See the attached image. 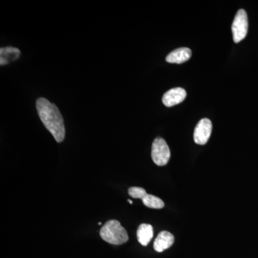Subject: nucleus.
Returning a JSON list of instances; mask_svg holds the SVG:
<instances>
[{"label": "nucleus", "mask_w": 258, "mask_h": 258, "mask_svg": "<svg viewBox=\"0 0 258 258\" xmlns=\"http://www.w3.org/2000/svg\"><path fill=\"white\" fill-rule=\"evenodd\" d=\"M36 108L45 128L53 136L57 143L62 142L66 136V128L63 118L57 107L46 98H39L36 101Z\"/></svg>", "instance_id": "nucleus-1"}, {"label": "nucleus", "mask_w": 258, "mask_h": 258, "mask_svg": "<svg viewBox=\"0 0 258 258\" xmlns=\"http://www.w3.org/2000/svg\"><path fill=\"white\" fill-rule=\"evenodd\" d=\"M101 238L108 243L122 244L128 240L126 230L118 220H109L100 230Z\"/></svg>", "instance_id": "nucleus-2"}, {"label": "nucleus", "mask_w": 258, "mask_h": 258, "mask_svg": "<svg viewBox=\"0 0 258 258\" xmlns=\"http://www.w3.org/2000/svg\"><path fill=\"white\" fill-rule=\"evenodd\" d=\"M170 157V149L166 141L158 137L152 144V160L158 166H165L169 162Z\"/></svg>", "instance_id": "nucleus-3"}, {"label": "nucleus", "mask_w": 258, "mask_h": 258, "mask_svg": "<svg viewBox=\"0 0 258 258\" xmlns=\"http://www.w3.org/2000/svg\"><path fill=\"white\" fill-rule=\"evenodd\" d=\"M248 30V18L245 10L237 11L232 25V35L235 43L242 41L246 37Z\"/></svg>", "instance_id": "nucleus-4"}, {"label": "nucleus", "mask_w": 258, "mask_h": 258, "mask_svg": "<svg viewBox=\"0 0 258 258\" xmlns=\"http://www.w3.org/2000/svg\"><path fill=\"white\" fill-rule=\"evenodd\" d=\"M212 121L208 118H203L197 125L194 132V140L199 145L208 143L212 134Z\"/></svg>", "instance_id": "nucleus-5"}, {"label": "nucleus", "mask_w": 258, "mask_h": 258, "mask_svg": "<svg viewBox=\"0 0 258 258\" xmlns=\"http://www.w3.org/2000/svg\"><path fill=\"white\" fill-rule=\"evenodd\" d=\"M186 92L184 88H175L164 93L162 102L166 107H172L179 104L186 98Z\"/></svg>", "instance_id": "nucleus-6"}, {"label": "nucleus", "mask_w": 258, "mask_h": 258, "mask_svg": "<svg viewBox=\"0 0 258 258\" xmlns=\"http://www.w3.org/2000/svg\"><path fill=\"white\" fill-rule=\"evenodd\" d=\"M174 237L167 231H162L158 235L154 242V248L158 252H161L172 246Z\"/></svg>", "instance_id": "nucleus-7"}, {"label": "nucleus", "mask_w": 258, "mask_h": 258, "mask_svg": "<svg viewBox=\"0 0 258 258\" xmlns=\"http://www.w3.org/2000/svg\"><path fill=\"white\" fill-rule=\"evenodd\" d=\"M191 56V51L187 47H180L170 52L166 57V62L170 63L181 64L189 60Z\"/></svg>", "instance_id": "nucleus-8"}, {"label": "nucleus", "mask_w": 258, "mask_h": 258, "mask_svg": "<svg viewBox=\"0 0 258 258\" xmlns=\"http://www.w3.org/2000/svg\"><path fill=\"white\" fill-rule=\"evenodd\" d=\"M20 50L17 47H6L0 49V64H9L20 57Z\"/></svg>", "instance_id": "nucleus-9"}, {"label": "nucleus", "mask_w": 258, "mask_h": 258, "mask_svg": "<svg viewBox=\"0 0 258 258\" xmlns=\"http://www.w3.org/2000/svg\"><path fill=\"white\" fill-rule=\"evenodd\" d=\"M154 236L152 226L149 224H142L137 230V239L139 243L147 246L151 242Z\"/></svg>", "instance_id": "nucleus-10"}, {"label": "nucleus", "mask_w": 258, "mask_h": 258, "mask_svg": "<svg viewBox=\"0 0 258 258\" xmlns=\"http://www.w3.org/2000/svg\"><path fill=\"white\" fill-rule=\"evenodd\" d=\"M144 205L146 207L153 209H161L164 208V203L160 198L152 195H147L142 199Z\"/></svg>", "instance_id": "nucleus-11"}, {"label": "nucleus", "mask_w": 258, "mask_h": 258, "mask_svg": "<svg viewBox=\"0 0 258 258\" xmlns=\"http://www.w3.org/2000/svg\"><path fill=\"white\" fill-rule=\"evenodd\" d=\"M128 195L132 198L136 199H143L146 195H147V191L142 187H137V186H133V187L129 188Z\"/></svg>", "instance_id": "nucleus-12"}, {"label": "nucleus", "mask_w": 258, "mask_h": 258, "mask_svg": "<svg viewBox=\"0 0 258 258\" xmlns=\"http://www.w3.org/2000/svg\"><path fill=\"white\" fill-rule=\"evenodd\" d=\"M128 203H130V204H132V203H132V200H128Z\"/></svg>", "instance_id": "nucleus-13"}, {"label": "nucleus", "mask_w": 258, "mask_h": 258, "mask_svg": "<svg viewBox=\"0 0 258 258\" xmlns=\"http://www.w3.org/2000/svg\"><path fill=\"white\" fill-rule=\"evenodd\" d=\"M102 223L101 222H98V225H101Z\"/></svg>", "instance_id": "nucleus-14"}]
</instances>
